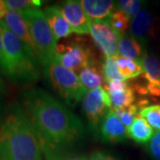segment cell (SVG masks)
Wrapping results in <instances>:
<instances>
[{
	"mask_svg": "<svg viewBox=\"0 0 160 160\" xmlns=\"http://www.w3.org/2000/svg\"><path fill=\"white\" fill-rule=\"evenodd\" d=\"M22 107L38 133L48 160H58V155L85 137L86 129L79 118L41 88L24 92Z\"/></svg>",
	"mask_w": 160,
	"mask_h": 160,
	"instance_id": "obj_1",
	"label": "cell"
},
{
	"mask_svg": "<svg viewBox=\"0 0 160 160\" xmlns=\"http://www.w3.org/2000/svg\"><path fill=\"white\" fill-rule=\"evenodd\" d=\"M39 138L21 105H12L0 126V160H41Z\"/></svg>",
	"mask_w": 160,
	"mask_h": 160,
	"instance_id": "obj_2",
	"label": "cell"
},
{
	"mask_svg": "<svg viewBox=\"0 0 160 160\" xmlns=\"http://www.w3.org/2000/svg\"><path fill=\"white\" fill-rule=\"evenodd\" d=\"M3 36L5 75L22 86L30 85L39 78V64L30 55L26 46L7 28L4 21L0 22Z\"/></svg>",
	"mask_w": 160,
	"mask_h": 160,
	"instance_id": "obj_3",
	"label": "cell"
},
{
	"mask_svg": "<svg viewBox=\"0 0 160 160\" xmlns=\"http://www.w3.org/2000/svg\"><path fill=\"white\" fill-rule=\"evenodd\" d=\"M44 75L52 88L69 107H75L87 92L77 73L53 60L44 67Z\"/></svg>",
	"mask_w": 160,
	"mask_h": 160,
	"instance_id": "obj_4",
	"label": "cell"
},
{
	"mask_svg": "<svg viewBox=\"0 0 160 160\" xmlns=\"http://www.w3.org/2000/svg\"><path fill=\"white\" fill-rule=\"evenodd\" d=\"M22 13L37 48L40 65L44 68L47 63L53 60L57 41L42 10L32 8L22 11Z\"/></svg>",
	"mask_w": 160,
	"mask_h": 160,
	"instance_id": "obj_5",
	"label": "cell"
},
{
	"mask_svg": "<svg viewBox=\"0 0 160 160\" xmlns=\"http://www.w3.org/2000/svg\"><path fill=\"white\" fill-rule=\"evenodd\" d=\"M53 61L75 73L96 63L91 49L77 40L57 45Z\"/></svg>",
	"mask_w": 160,
	"mask_h": 160,
	"instance_id": "obj_6",
	"label": "cell"
},
{
	"mask_svg": "<svg viewBox=\"0 0 160 160\" xmlns=\"http://www.w3.org/2000/svg\"><path fill=\"white\" fill-rule=\"evenodd\" d=\"M111 106L109 92L103 87L88 91L83 98L82 109L88 126L94 135L99 133L100 125L109 109H111Z\"/></svg>",
	"mask_w": 160,
	"mask_h": 160,
	"instance_id": "obj_7",
	"label": "cell"
},
{
	"mask_svg": "<svg viewBox=\"0 0 160 160\" xmlns=\"http://www.w3.org/2000/svg\"><path fill=\"white\" fill-rule=\"evenodd\" d=\"M90 35L92 40L105 57L118 54L120 37L111 28L108 21H92Z\"/></svg>",
	"mask_w": 160,
	"mask_h": 160,
	"instance_id": "obj_8",
	"label": "cell"
},
{
	"mask_svg": "<svg viewBox=\"0 0 160 160\" xmlns=\"http://www.w3.org/2000/svg\"><path fill=\"white\" fill-rule=\"evenodd\" d=\"M3 21L6 24L7 28L22 42L23 45L26 46L27 50L29 51L32 58L40 65L37 48L31 38L28 25L23 18L22 12L8 11Z\"/></svg>",
	"mask_w": 160,
	"mask_h": 160,
	"instance_id": "obj_9",
	"label": "cell"
},
{
	"mask_svg": "<svg viewBox=\"0 0 160 160\" xmlns=\"http://www.w3.org/2000/svg\"><path fill=\"white\" fill-rule=\"evenodd\" d=\"M99 134L105 142L119 143L127 140V128L114 109H109L103 118L99 128Z\"/></svg>",
	"mask_w": 160,
	"mask_h": 160,
	"instance_id": "obj_10",
	"label": "cell"
},
{
	"mask_svg": "<svg viewBox=\"0 0 160 160\" xmlns=\"http://www.w3.org/2000/svg\"><path fill=\"white\" fill-rule=\"evenodd\" d=\"M61 9L72 32L78 35L90 34L92 20L86 15L80 1L67 0L62 5Z\"/></svg>",
	"mask_w": 160,
	"mask_h": 160,
	"instance_id": "obj_11",
	"label": "cell"
},
{
	"mask_svg": "<svg viewBox=\"0 0 160 160\" xmlns=\"http://www.w3.org/2000/svg\"><path fill=\"white\" fill-rule=\"evenodd\" d=\"M129 34L142 45L156 38L154 18L148 9L143 8L132 19Z\"/></svg>",
	"mask_w": 160,
	"mask_h": 160,
	"instance_id": "obj_12",
	"label": "cell"
},
{
	"mask_svg": "<svg viewBox=\"0 0 160 160\" xmlns=\"http://www.w3.org/2000/svg\"><path fill=\"white\" fill-rule=\"evenodd\" d=\"M105 89L109 92L113 109H126L134 104L135 90L126 80L116 79L107 82Z\"/></svg>",
	"mask_w": 160,
	"mask_h": 160,
	"instance_id": "obj_13",
	"label": "cell"
},
{
	"mask_svg": "<svg viewBox=\"0 0 160 160\" xmlns=\"http://www.w3.org/2000/svg\"><path fill=\"white\" fill-rule=\"evenodd\" d=\"M43 12L57 42L71 35L72 29L64 17L61 6L57 5L47 6Z\"/></svg>",
	"mask_w": 160,
	"mask_h": 160,
	"instance_id": "obj_14",
	"label": "cell"
},
{
	"mask_svg": "<svg viewBox=\"0 0 160 160\" xmlns=\"http://www.w3.org/2000/svg\"><path fill=\"white\" fill-rule=\"evenodd\" d=\"M80 4L92 21H108L117 11V2L110 0H81Z\"/></svg>",
	"mask_w": 160,
	"mask_h": 160,
	"instance_id": "obj_15",
	"label": "cell"
},
{
	"mask_svg": "<svg viewBox=\"0 0 160 160\" xmlns=\"http://www.w3.org/2000/svg\"><path fill=\"white\" fill-rule=\"evenodd\" d=\"M154 133V129L140 114L134 118L131 126L127 128L128 138L139 144L149 142Z\"/></svg>",
	"mask_w": 160,
	"mask_h": 160,
	"instance_id": "obj_16",
	"label": "cell"
},
{
	"mask_svg": "<svg viewBox=\"0 0 160 160\" xmlns=\"http://www.w3.org/2000/svg\"><path fill=\"white\" fill-rule=\"evenodd\" d=\"M144 72L142 78L144 82L160 89V59L153 53L145 52L142 58Z\"/></svg>",
	"mask_w": 160,
	"mask_h": 160,
	"instance_id": "obj_17",
	"label": "cell"
},
{
	"mask_svg": "<svg viewBox=\"0 0 160 160\" xmlns=\"http://www.w3.org/2000/svg\"><path fill=\"white\" fill-rule=\"evenodd\" d=\"M116 64L120 76L124 80L136 78L144 72L142 60H132L118 54L116 55Z\"/></svg>",
	"mask_w": 160,
	"mask_h": 160,
	"instance_id": "obj_18",
	"label": "cell"
},
{
	"mask_svg": "<svg viewBox=\"0 0 160 160\" xmlns=\"http://www.w3.org/2000/svg\"><path fill=\"white\" fill-rule=\"evenodd\" d=\"M78 77L82 85L87 92L96 89L98 87H102L105 81L102 70L98 67L96 63L91 64L88 67L82 69L78 73Z\"/></svg>",
	"mask_w": 160,
	"mask_h": 160,
	"instance_id": "obj_19",
	"label": "cell"
},
{
	"mask_svg": "<svg viewBox=\"0 0 160 160\" xmlns=\"http://www.w3.org/2000/svg\"><path fill=\"white\" fill-rule=\"evenodd\" d=\"M143 45L130 35L122 37L118 45V55L132 60H142L143 54Z\"/></svg>",
	"mask_w": 160,
	"mask_h": 160,
	"instance_id": "obj_20",
	"label": "cell"
},
{
	"mask_svg": "<svg viewBox=\"0 0 160 160\" xmlns=\"http://www.w3.org/2000/svg\"><path fill=\"white\" fill-rule=\"evenodd\" d=\"M108 22L110 24L111 28L118 33L121 38L122 37L126 36L127 29L130 28L132 18L128 14H126V12L117 10L112 13Z\"/></svg>",
	"mask_w": 160,
	"mask_h": 160,
	"instance_id": "obj_21",
	"label": "cell"
},
{
	"mask_svg": "<svg viewBox=\"0 0 160 160\" xmlns=\"http://www.w3.org/2000/svg\"><path fill=\"white\" fill-rule=\"evenodd\" d=\"M139 114L146 120L153 129L160 131V103L149 105L140 110Z\"/></svg>",
	"mask_w": 160,
	"mask_h": 160,
	"instance_id": "obj_22",
	"label": "cell"
},
{
	"mask_svg": "<svg viewBox=\"0 0 160 160\" xmlns=\"http://www.w3.org/2000/svg\"><path fill=\"white\" fill-rule=\"evenodd\" d=\"M102 70L106 83L112 80L123 79L122 77L120 76L116 64V55L112 57H105Z\"/></svg>",
	"mask_w": 160,
	"mask_h": 160,
	"instance_id": "obj_23",
	"label": "cell"
},
{
	"mask_svg": "<svg viewBox=\"0 0 160 160\" xmlns=\"http://www.w3.org/2000/svg\"><path fill=\"white\" fill-rule=\"evenodd\" d=\"M142 5L143 2L141 0H120L117 2L116 7L117 10L126 12L132 19L142 10Z\"/></svg>",
	"mask_w": 160,
	"mask_h": 160,
	"instance_id": "obj_24",
	"label": "cell"
},
{
	"mask_svg": "<svg viewBox=\"0 0 160 160\" xmlns=\"http://www.w3.org/2000/svg\"><path fill=\"white\" fill-rule=\"evenodd\" d=\"M8 11H24L27 9L38 8L42 5L38 0H5Z\"/></svg>",
	"mask_w": 160,
	"mask_h": 160,
	"instance_id": "obj_25",
	"label": "cell"
},
{
	"mask_svg": "<svg viewBox=\"0 0 160 160\" xmlns=\"http://www.w3.org/2000/svg\"><path fill=\"white\" fill-rule=\"evenodd\" d=\"M116 113L119 117L121 121L125 125L126 128H128L131 126L134 118L139 114L140 112V107L138 106L137 102L131 105L130 107L126 108V109H114Z\"/></svg>",
	"mask_w": 160,
	"mask_h": 160,
	"instance_id": "obj_26",
	"label": "cell"
},
{
	"mask_svg": "<svg viewBox=\"0 0 160 160\" xmlns=\"http://www.w3.org/2000/svg\"><path fill=\"white\" fill-rule=\"evenodd\" d=\"M147 150L153 160H160V131H157L147 143Z\"/></svg>",
	"mask_w": 160,
	"mask_h": 160,
	"instance_id": "obj_27",
	"label": "cell"
},
{
	"mask_svg": "<svg viewBox=\"0 0 160 160\" xmlns=\"http://www.w3.org/2000/svg\"><path fill=\"white\" fill-rule=\"evenodd\" d=\"M88 160H119L114 155L102 151V150H96L93 151L91 156L88 158Z\"/></svg>",
	"mask_w": 160,
	"mask_h": 160,
	"instance_id": "obj_28",
	"label": "cell"
},
{
	"mask_svg": "<svg viewBox=\"0 0 160 160\" xmlns=\"http://www.w3.org/2000/svg\"><path fill=\"white\" fill-rule=\"evenodd\" d=\"M0 71L5 74V60H4V44L3 36L0 29Z\"/></svg>",
	"mask_w": 160,
	"mask_h": 160,
	"instance_id": "obj_29",
	"label": "cell"
},
{
	"mask_svg": "<svg viewBox=\"0 0 160 160\" xmlns=\"http://www.w3.org/2000/svg\"><path fill=\"white\" fill-rule=\"evenodd\" d=\"M6 115V103L3 98V93H0V126L5 119Z\"/></svg>",
	"mask_w": 160,
	"mask_h": 160,
	"instance_id": "obj_30",
	"label": "cell"
},
{
	"mask_svg": "<svg viewBox=\"0 0 160 160\" xmlns=\"http://www.w3.org/2000/svg\"><path fill=\"white\" fill-rule=\"evenodd\" d=\"M7 7L6 6L5 0H0V22L4 20V18L6 17V13H7Z\"/></svg>",
	"mask_w": 160,
	"mask_h": 160,
	"instance_id": "obj_31",
	"label": "cell"
},
{
	"mask_svg": "<svg viewBox=\"0 0 160 160\" xmlns=\"http://www.w3.org/2000/svg\"><path fill=\"white\" fill-rule=\"evenodd\" d=\"M63 160H88V158L85 155H79V156H71L64 158Z\"/></svg>",
	"mask_w": 160,
	"mask_h": 160,
	"instance_id": "obj_32",
	"label": "cell"
},
{
	"mask_svg": "<svg viewBox=\"0 0 160 160\" xmlns=\"http://www.w3.org/2000/svg\"><path fill=\"white\" fill-rule=\"evenodd\" d=\"M6 92V85L3 82L2 78H0V93H4Z\"/></svg>",
	"mask_w": 160,
	"mask_h": 160,
	"instance_id": "obj_33",
	"label": "cell"
}]
</instances>
